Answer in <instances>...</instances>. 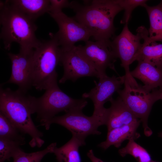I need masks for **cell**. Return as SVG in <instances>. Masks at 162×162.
Masks as SVG:
<instances>
[{"mask_svg":"<svg viewBox=\"0 0 162 162\" xmlns=\"http://www.w3.org/2000/svg\"><path fill=\"white\" fill-rule=\"evenodd\" d=\"M70 8L75 13L73 19L91 31L95 41L110 40L115 36L114 19L123 10L117 0L84 1L83 5L73 1Z\"/></svg>","mask_w":162,"mask_h":162,"instance_id":"obj_1","label":"cell"},{"mask_svg":"<svg viewBox=\"0 0 162 162\" xmlns=\"http://www.w3.org/2000/svg\"><path fill=\"white\" fill-rule=\"evenodd\" d=\"M0 38L6 50H10L13 43H18L19 53L31 54L41 41L35 35L37 26L30 19L11 4L8 0L0 1Z\"/></svg>","mask_w":162,"mask_h":162,"instance_id":"obj_2","label":"cell"},{"mask_svg":"<svg viewBox=\"0 0 162 162\" xmlns=\"http://www.w3.org/2000/svg\"><path fill=\"white\" fill-rule=\"evenodd\" d=\"M19 89H0V112L4 114L24 134L31 138L29 145L41 147L44 142L43 133L35 126L31 115L36 113V98Z\"/></svg>","mask_w":162,"mask_h":162,"instance_id":"obj_3","label":"cell"},{"mask_svg":"<svg viewBox=\"0 0 162 162\" xmlns=\"http://www.w3.org/2000/svg\"><path fill=\"white\" fill-rule=\"evenodd\" d=\"M49 35L50 39L41 41L32 55V86L39 90H46L57 81L56 69L60 62L61 49L54 34Z\"/></svg>","mask_w":162,"mask_h":162,"instance_id":"obj_4","label":"cell"},{"mask_svg":"<svg viewBox=\"0 0 162 162\" xmlns=\"http://www.w3.org/2000/svg\"><path fill=\"white\" fill-rule=\"evenodd\" d=\"M87 103L85 99H75L66 94L60 89L56 82L46 89L41 96L36 98V113L40 125L48 130L49 122L57 113L82 110Z\"/></svg>","mask_w":162,"mask_h":162,"instance_id":"obj_5","label":"cell"},{"mask_svg":"<svg viewBox=\"0 0 162 162\" xmlns=\"http://www.w3.org/2000/svg\"><path fill=\"white\" fill-rule=\"evenodd\" d=\"M124 86L122 89L117 92L119 97L142 122L146 136H150L152 131L148 125V118L154 104L162 99V90L157 89L148 92L141 85L131 86L126 79Z\"/></svg>","mask_w":162,"mask_h":162,"instance_id":"obj_6","label":"cell"},{"mask_svg":"<svg viewBox=\"0 0 162 162\" xmlns=\"http://www.w3.org/2000/svg\"><path fill=\"white\" fill-rule=\"evenodd\" d=\"M136 31L137 34H133L129 30L128 24L126 23L120 34L115 36L111 41L113 51L117 58L120 59L121 66L125 70L126 79L133 87L137 86L138 84L131 75L129 66L132 63L134 55L141 46V40H142L139 27Z\"/></svg>","mask_w":162,"mask_h":162,"instance_id":"obj_7","label":"cell"},{"mask_svg":"<svg viewBox=\"0 0 162 162\" xmlns=\"http://www.w3.org/2000/svg\"><path fill=\"white\" fill-rule=\"evenodd\" d=\"M97 83L94 81L95 87L88 93L82 95L83 98H89L93 102L94 111L92 116L96 118L101 125H106L108 108L104 104L112 98L113 93L120 89L126 79L125 75L116 77L107 75L100 78Z\"/></svg>","mask_w":162,"mask_h":162,"instance_id":"obj_8","label":"cell"},{"mask_svg":"<svg viewBox=\"0 0 162 162\" xmlns=\"http://www.w3.org/2000/svg\"><path fill=\"white\" fill-rule=\"evenodd\" d=\"M49 14L58 26V31L54 34L62 50H70L75 46L76 42H86L92 37V32L87 27L62 11Z\"/></svg>","mask_w":162,"mask_h":162,"instance_id":"obj_9","label":"cell"},{"mask_svg":"<svg viewBox=\"0 0 162 162\" xmlns=\"http://www.w3.org/2000/svg\"><path fill=\"white\" fill-rule=\"evenodd\" d=\"M76 47L93 66L98 74L99 79L107 75L106 71L108 68L116 72L114 64L117 58L111 40H88L84 45H79Z\"/></svg>","mask_w":162,"mask_h":162,"instance_id":"obj_10","label":"cell"},{"mask_svg":"<svg viewBox=\"0 0 162 162\" xmlns=\"http://www.w3.org/2000/svg\"><path fill=\"white\" fill-rule=\"evenodd\" d=\"M82 111L72 110L63 115L55 116L49 122V128L52 124H57L66 128L72 135L85 140L89 135L100 134L101 133L98 128L101 125L98 121L92 116L85 115Z\"/></svg>","mask_w":162,"mask_h":162,"instance_id":"obj_11","label":"cell"},{"mask_svg":"<svg viewBox=\"0 0 162 162\" xmlns=\"http://www.w3.org/2000/svg\"><path fill=\"white\" fill-rule=\"evenodd\" d=\"M60 62L64 69L63 75L60 83L67 81H76L84 77L99 78L98 74L92 64L80 52L76 46L66 51L61 50Z\"/></svg>","mask_w":162,"mask_h":162,"instance_id":"obj_12","label":"cell"},{"mask_svg":"<svg viewBox=\"0 0 162 162\" xmlns=\"http://www.w3.org/2000/svg\"><path fill=\"white\" fill-rule=\"evenodd\" d=\"M32 53L28 55L19 52L8 53L11 62V72L9 80L6 83L16 84L18 89L25 92L32 86L31 70Z\"/></svg>","mask_w":162,"mask_h":162,"instance_id":"obj_13","label":"cell"},{"mask_svg":"<svg viewBox=\"0 0 162 162\" xmlns=\"http://www.w3.org/2000/svg\"><path fill=\"white\" fill-rule=\"evenodd\" d=\"M111 105L108 108L106 125L108 131L123 125L140 121L119 97L109 100Z\"/></svg>","mask_w":162,"mask_h":162,"instance_id":"obj_14","label":"cell"},{"mask_svg":"<svg viewBox=\"0 0 162 162\" xmlns=\"http://www.w3.org/2000/svg\"><path fill=\"white\" fill-rule=\"evenodd\" d=\"M139 27L143 42L134 55L132 63L135 61H145L162 69V44L149 41L148 40V30L144 26Z\"/></svg>","mask_w":162,"mask_h":162,"instance_id":"obj_15","label":"cell"},{"mask_svg":"<svg viewBox=\"0 0 162 162\" xmlns=\"http://www.w3.org/2000/svg\"><path fill=\"white\" fill-rule=\"evenodd\" d=\"M130 73L134 78L143 83L142 86L147 91L150 92L157 89L162 90V69L147 62L139 61L137 66Z\"/></svg>","mask_w":162,"mask_h":162,"instance_id":"obj_16","label":"cell"},{"mask_svg":"<svg viewBox=\"0 0 162 162\" xmlns=\"http://www.w3.org/2000/svg\"><path fill=\"white\" fill-rule=\"evenodd\" d=\"M140 121L113 129L108 131L106 140L100 143L98 146L104 150L113 145L118 148L125 140L134 139V140L140 136L137 132Z\"/></svg>","mask_w":162,"mask_h":162,"instance_id":"obj_17","label":"cell"},{"mask_svg":"<svg viewBox=\"0 0 162 162\" xmlns=\"http://www.w3.org/2000/svg\"><path fill=\"white\" fill-rule=\"evenodd\" d=\"M85 140L75 136L59 148L54 146L52 151L58 162H81L79 147L85 145Z\"/></svg>","mask_w":162,"mask_h":162,"instance_id":"obj_18","label":"cell"},{"mask_svg":"<svg viewBox=\"0 0 162 162\" xmlns=\"http://www.w3.org/2000/svg\"><path fill=\"white\" fill-rule=\"evenodd\" d=\"M9 2L32 20L49 11L50 0H12Z\"/></svg>","mask_w":162,"mask_h":162,"instance_id":"obj_19","label":"cell"},{"mask_svg":"<svg viewBox=\"0 0 162 162\" xmlns=\"http://www.w3.org/2000/svg\"><path fill=\"white\" fill-rule=\"evenodd\" d=\"M149 18L150 26L148 40L150 42H162V2L156 6L147 4L144 7Z\"/></svg>","mask_w":162,"mask_h":162,"instance_id":"obj_20","label":"cell"},{"mask_svg":"<svg viewBox=\"0 0 162 162\" xmlns=\"http://www.w3.org/2000/svg\"><path fill=\"white\" fill-rule=\"evenodd\" d=\"M23 134L2 113L0 112V138L25 144Z\"/></svg>","mask_w":162,"mask_h":162,"instance_id":"obj_21","label":"cell"},{"mask_svg":"<svg viewBox=\"0 0 162 162\" xmlns=\"http://www.w3.org/2000/svg\"><path fill=\"white\" fill-rule=\"evenodd\" d=\"M122 157L129 154L132 156L138 162H145L152 160L151 156L144 148L136 143L134 139L129 140L126 146L118 150Z\"/></svg>","mask_w":162,"mask_h":162,"instance_id":"obj_22","label":"cell"},{"mask_svg":"<svg viewBox=\"0 0 162 162\" xmlns=\"http://www.w3.org/2000/svg\"><path fill=\"white\" fill-rule=\"evenodd\" d=\"M23 145L17 141L0 138V162L9 160L20 146Z\"/></svg>","mask_w":162,"mask_h":162,"instance_id":"obj_23","label":"cell"},{"mask_svg":"<svg viewBox=\"0 0 162 162\" xmlns=\"http://www.w3.org/2000/svg\"><path fill=\"white\" fill-rule=\"evenodd\" d=\"M120 6L124 10L123 16L120 21L121 23H128L130 21L134 10L137 7H144L148 1L146 0H117Z\"/></svg>","mask_w":162,"mask_h":162,"instance_id":"obj_24","label":"cell"},{"mask_svg":"<svg viewBox=\"0 0 162 162\" xmlns=\"http://www.w3.org/2000/svg\"><path fill=\"white\" fill-rule=\"evenodd\" d=\"M49 13H57L62 12V9L70 7V2L67 0H50Z\"/></svg>","mask_w":162,"mask_h":162,"instance_id":"obj_25","label":"cell"},{"mask_svg":"<svg viewBox=\"0 0 162 162\" xmlns=\"http://www.w3.org/2000/svg\"><path fill=\"white\" fill-rule=\"evenodd\" d=\"M87 155L92 162H104L94 155L93 151L92 149L88 151L87 153Z\"/></svg>","mask_w":162,"mask_h":162,"instance_id":"obj_26","label":"cell"},{"mask_svg":"<svg viewBox=\"0 0 162 162\" xmlns=\"http://www.w3.org/2000/svg\"><path fill=\"white\" fill-rule=\"evenodd\" d=\"M159 136L162 138V132L160 133L159 134Z\"/></svg>","mask_w":162,"mask_h":162,"instance_id":"obj_27","label":"cell"},{"mask_svg":"<svg viewBox=\"0 0 162 162\" xmlns=\"http://www.w3.org/2000/svg\"><path fill=\"white\" fill-rule=\"evenodd\" d=\"M156 162L153 161L152 160H151L150 161H146V162Z\"/></svg>","mask_w":162,"mask_h":162,"instance_id":"obj_28","label":"cell"},{"mask_svg":"<svg viewBox=\"0 0 162 162\" xmlns=\"http://www.w3.org/2000/svg\"><path fill=\"white\" fill-rule=\"evenodd\" d=\"M161 100H162V99H161Z\"/></svg>","mask_w":162,"mask_h":162,"instance_id":"obj_29","label":"cell"},{"mask_svg":"<svg viewBox=\"0 0 162 162\" xmlns=\"http://www.w3.org/2000/svg\"><path fill=\"white\" fill-rule=\"evenodd\" d=\"M161 2H162V0L161 1Z\"/></svg>","mask_w":162,"mask_h":162,"instance_id":"obj_30","label":"cell"}]
</instances>
